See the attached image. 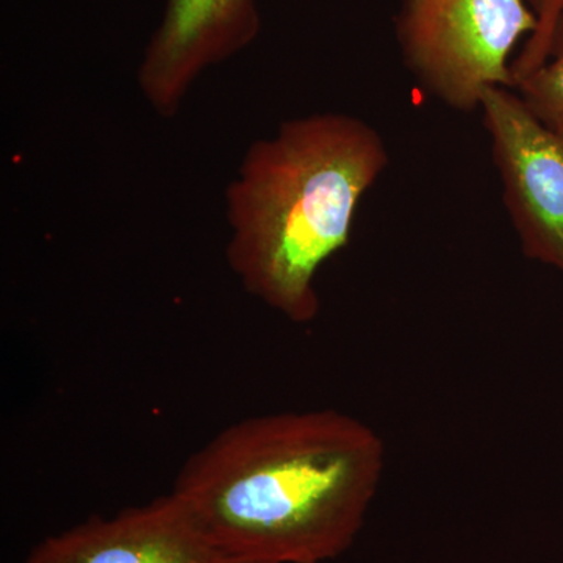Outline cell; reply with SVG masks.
<instances>
[{
  "instance_id": "6da1fadb",
  "label": "cell",
  "mask_w": 563,
  "mask_h": 563,
  "mask_svg": "<svg viewBox=\"0 0 563 563\" xmlns=\"http://www.w3.org/2000/svg\"><path fill=\"white\" fill-rule=\"evenodd\" d=\"M385 465L383 437L352 415L266 413L192 453L172 493L222 563H314L350 542Z\"/></svg>"
},
{
  "instance_id": "ba28073f",
  "label": "cell",
  "mask_w": 563,
  "mask_h": 563,
  "mask_svg": "<svg viewBox=\"0 0 563 563\" xmlns=\"http://www.w3.org/2000/svg\"><path fill=\"white\" fill-rule=\"evenodd\" d=\"M529 2H531L532 10L536 11L539 24H537V31L529 36L528 43L525 44L517 60L512 63L514 84L518 77L525 76L529 70L542 65L551 31L563 11V0H529Z\"/></svg>"
},
{
  "instance_id": "52a82bcc",
  "label": "cell",
  "mask_w": 563,
  "mask_h": 563,
  "mask_svg": "<svg viewBox=\"0 0 563 563\" xmlns=\"http://www.w3.org/2000/svg\"><path fill=\"white\" fill-rule=\"evenodd\" d=\"M514 90L537 120L563 133V11L551 31L542 65L518 77Z\"/></svg>"
},
{
  "instance_id": "277c9868",
  "label": "cell",
  "mask_w": 563,
  "mask_h": 563,
  "mask_svg": "<svg viewBox=\"0 0 563 563\" xmlns=\"http://www.w3.org/2000/svg\"><path fill=\"white\" fill-rule=\"evenodd\" d=\"M481 109L521 251L563 273V133L537 120L507 88H485Z\"/></svg>"
},
{
  "instance_id": "3957f363",
  "label": "cell",
  "mask_w": 563,
  "mask_h": 563,
  "mask_svg": "<svg viewBox=\"0 0 563 563\" xmlns=\"http://www.w3.org/2000/svg\"><path fill=\"white\" fill-rule=\"evenodd\" d=\"M537 24L525 0H401L396 35L426 91L473 111L485 88L515 87L510 54Z\"/></svg>"
},
{
  "instance_id": "7a4b0ae2",
  "label": "cell",
  "mask_w": 563,
  "mask_h": 563,
  "mask_svg": "<svg viewBox=\"0 0 563 563\" xmlns=\"http://www.w3.org/2000/svg\"><path fill=\"white\" fill-rule=\"evenodd\" d=\"M388 165L357 118L312 114L257 141L228 190V261L244 290L296 324L320 312L314 277L351 239L362 196Z\"/></svg>"
},
{
  "instance_id": "5b68a950",
  "label": "cell",
  "mask_w": 563,
  "mask_h": 563,
  "mask_svg": "<svg viewBox=\"0 0 563 563\" xmlns=\"http://www.w3.org/2000/svg\"><path fill=\"white\" fill-rule=\"evenodd\" d=\"M258 27L255 0H169L141 65L144 95L172 117L196 77L246 46Z\"/></svg>"
},
{
  "instance_id": "8992f818",
  "label": "cell",
  "mask_w": 563,
  "mask_h": 563,
  "mask_svg": "<svg viewBox=\"0 0 563 563\" xmlns=\"http://www.w3.org/2000/svg\"><path fill=\"white\" fill-rule=\"evenodd\" d=\"M24 563H222L173 493L46 537Z\"/></svg>"
}]
</instances>
